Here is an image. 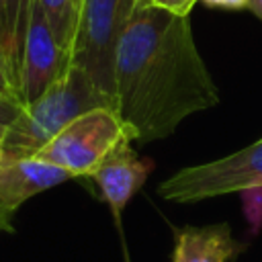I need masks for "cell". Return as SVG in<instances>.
<instances>
[{
  "label": "cell",
  "mask_w": 262,
  "mask_h": 262,
  "mask_svg": "<svg viewBox=\"0 0 262 262\" xmlns=\"http://www.w3.org/2000/svg\"><path fill=\"white\" fill-rule=\"evenodd\" d=\"M72 176L39 158L2 160L0 164V231H12V217L31 196L45 192Z\"/></svg>",
  "instance_id": "52a82bcc"
},
{
  "label": "cell",
  "mask_w": 262,
  "mask_h": 262,
  "mask_svg": "<svg viewBox=\"0 0 262 262\" xmlns=\"http://www.w3.org/2000/svg\"><path fill=\"white\" fill-rule=\"evenodd\" d=\"M113 82L117 113L139 143L172 135L186 117L221 100L190 16L147 2H137L119 37Z\"/></svg>",
  "instance_id": "6da1fadb"
},
{
  "label": "cell",
  "mask_w": 262,
  "mask_h": 262,
  "mask_svg": "<svg viewBox=\"0 0 262 262\" xmlns=\"http://www.w3.org/2000/svg\"><path fill=\"white\" fill-rule=\"evenodd\" d=\"M35 0H4V25H6V68L12 86L18 94L20 70L25 55V41L31 23V10ZM20 98V96H18Z\"/></svg>",
  "instance_id": "30bf717a"
},
{
  "label": "cell",
  "mask_w": 262,
  "mask_h": 262,
  "mask_svg": "<svg viewBox=\"0 0 262 262\" xmlns=\"http://www.w3.org/2000/svg\"><path fill=\"white\" fill-rule=\"evenodd\" d=\"M37 2L41 4L55 39L72 55L76 29H78V16H80V8L76 0H37Z\"/></svg>",
  "instance_id": "8fae6325"
},
{
  "label": "cell",
  "mask_w": 262,
  "mask_h": 262,
  "mask_svg": "<svg viewBox=\"0 0 262 262\" xmlns=\"http://www.w3.org/2000/svg\"><path fill=\"white\" fill-rule=\"evenodd\" d=\"M96 106L117 108V102L102 92L82 68L72 63L66 76L45 94L25 104L20 117L12 123L2 141V160L35 158V154L66 125Z\"/></svg>",
  "instance_id": "7a4b0ae2"
},
{
  "label": "cell",
  "mask_w": 262,
  "mask_h": 262,
  "mask_svg": "<svg viewBox=\"0 0 262 262\" xmlns=\"http://www.w3.org/2000/svg\"><path fill=\"white\" fill-rule=\"evenodd\" d=\"M125 139H133L131 129L115 106H96L66 125L35 158L53 164L74 176H92L104 158Z\"/></svg>",
  "instance_id": "3957f363"
},
{
  "label": "cell",
  "mask_w": 262,
  "mask_h": 262,
  "mask_svg": "<svg viewBox=\"0 0 262 262\" xmlns=\"http://www.w3.org/2000/svg\"><path fill=\"white\" fill-rule=\"evenodd\" d=\"M246 8L252 10L262 20V0H246Z\"/></svg>",
  "instance_id": "ac0fdd59"
},
{
  "label": "cell",
  "mask_w": 262,
  "mask_h": 262,
  "mask_svg": "<svg viewBox=\"0 0 262 262\" xmlns=\"http://www.w3.org/2000/svg\"><path fill=\"white\" fill-rule=\"evenodd\" d=\"M207 6L213 8H227V10H237V8H246V0H201Z\"/></svg>",
  "instance_id": "2e32d148"
},
{
  "label": "cell",
  "mask_w": 262,
  "mask_h": 262,
  "mask_svg": "<svg viewBox=\"0 0 262 262\" xmlns=\"http://www.w3.org/2000/svg\"><path fill=\"white\" fill-rule=\"evenodd\" d=\"M0 94L16 96L18 98V94H16V90L12 86V80H10V74H8V68H6V61L2 57V53H0Z\"/></svg>",
  "instance_id": "9a60e30c"
},
{
  "label": "cell",
  "mask_w": 262,
  "mask_h": 262,
  "mask_svg": "<svg viewBox=\"0 0 262 262\" xmlns=\"http://www.w3.org/2000/svg\"><path fill=\"white\" fill-rule=\"evenodd\" d=\"M72 68V55L55 39L41 4L35 0L25 41L18 96L25 104L45 94Z\"/></svg>",
  "instance_id": "8992f818"
},
{
  "label": "cell",
  "mask_w": 262,
  "mask_h": 262,
  "mask_svg": "<svg viewBox=\"0 0 262 262\" xmlns=\"http://www.w3.org/2000/svg\"><path fill=\"white\" fill-rule=\"evenodd\" d=\"M244 250L227 223L182 227L176 233L172 262H227Z\"/></svg>",
  "instance_id": "9c48e42d"
},
{
  "label": "cell",
  "mask_w": 262,
  "mask_h": 262,
  "mask_svg": "<svg viewBox=\"0 0 262 262\" xmlns=\"http://www.w3.org/2000/svg\"><path fill=\"white\" fill-rule=\"evenodd\" d=\"M154 164L143 160L131 147V139L121 141L90 176L100 190L102 201L108 205L117 227H121V215L133 194L145 184Z\"/></svg>",
  "instance_id": "ba28073f"
},
{
  "label": "cell",
  "mask_w": 262,
  "mask_h": 262,
  "mask_svg": "<svg viewBox=\"0 0 262 262\" xmlns=\"http://www.w3.org/2000/svg\"><path fill=\"white\" fill-rule=\"evenodd\" d=\"M139 0H82L72 63L115 98V49Z\"/></svg>",
  "instance_id": "277c9868"
},
{
  "label": "cell",
  "mask_w": 262,
  "mask_h": 262,
  "mask_svg": "<svg viewBox=\"0 0 262 262\" xmlns=\"http://www.w3.org/2000/svg\"><path fill=\"white\" fill-rule=\"evenodd\" d=\"M23 108H25V102L20 98L0 94V145H2L8 129L12 127V123L20 117Z\"/></svg>",
  "instance_id": "4fadbf2b"
},
{
  "label": "cell",
  "mask_w": 262,
  "mask_h": 262,
  "mask_svg": "<svg viewBox=\"0 0 262 262\" xmlns=\"http://www.w3.org/2000/svg\"><path fill=\"white\" fill-rule=\"evenodd\" d=\"M262 186V139L225 158L186 166L160 182L158 194L170 203H196Z\"/></svg>",
  "instance_id": "5b68a950"
},
{
  "label": "cell",
  "mask_w": 262,
  "mask_h": 262,
  "mask_svg": "<svg viewBox=\"0 0 262 262\" xmlns=\"http://www.w3.org/2000/svg\"><path fill=\"white\" fill-rule=\"evenodd\" d=\"M239 194H242V203H244V211H246L250 229L258 231L262 225V186L246 188Z\"/></svg>",
  "instance_id": "7c38bea8"
},
{
  "label": "cell",
  "mask_w": 262,
  "mask_h": 262,
  "mask_svg": "<svg viewBox=\"0 0 262 262\" xmlns=\"http://www.w3.org/2000/svg\"><path fill=\"white\" fill-rule=\"evenodd\" d=\"M139 2H147L151 6L164 8V10L180 14V16H190V10L194 8V4L199 0H139Z\"/></svg>",
  "instance_id": "5bb4252c"
},
{
  "label": "cell",
  "mask_w": 262,
  "mask_h": 262,
  "mask_svg": "<svg viewBox=\"0 0 262 262\" xmlns=\"http://www.w3.org/2000/svg\"><path fill=\"white\" fill-rule=\"evenodd\" d=\"M0 53L6 61V25H4V0H0Z\"/></svg>",
  "instance_id": "e0dca14e"
},
{
  "label": "cell",
  "mask_w": 262,
  "mask_h": 262,
  "mask_svg": "<svg viewBox=\"0 0 262 262\" xmlns=\"http://www.w3.org/2000/svg\"><path fill=\"white\" fill-rule=\"evenodd\" d=\"M76 4H78V8H80V4H82V0H76Z\"/></svg>",
  "instance_id": "ffe728a7"
},
{
  "label": "cell",
  "mask_w": 262,
  "mask_h": 262,
  "mask_svg": "<svg viewBox=\"0 0 262 262\" xmlns=\"http://www.w3.org/2000/svg\"><path fill=\"white\" fill-rule=\"evenodd\" d=\"M0 164H2V145H0Z\"/></svg>",
  "instance_id": "d6986e66"
},
{
  "label": "cell",
  "mask_w": 262,
  "mask_h": 262,
  "mask_svg": "<svg viewBox=\"0 0 262 262\" xmlns=\"http://www.w3.org/2000/svg\"><path fill=\"white\" fill-rule=\"evenodd\" d=\"M125 262H129V258H127V256H125Z\"/></svg>",
  "instance_id": "44dd1931"
}]
</instances>
